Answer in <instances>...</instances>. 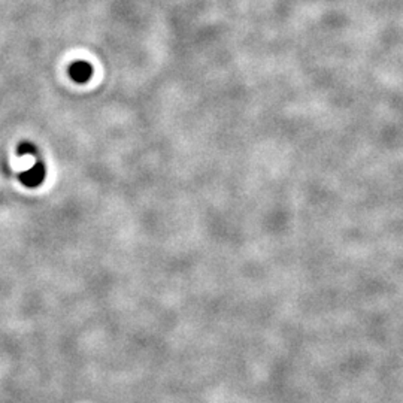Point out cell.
Instances as JSON below:
<instances>
[{"mask_svg":"<svg viewBox=\"0 0 403 403\" xmlns=\"http://www.w3.org/2000/svg\"><path fill=\"white\" fill-rule=\"evenodd\" d=\"M69 75H71V78H72L75 82L85 84L87 81H89V80L91 78L93 68H91L90 63L78 60V61H75V63L71 64Z\"/></svg>","mask_w":403,"mask_h":403,"instance_id":"obj_1","label":"cell"},{"mask_svg":"<svg viewBox=\"0 0 403 403\" xmlns=\"http://www.w3.org/2000/svg\"><path fill=\"white\" fill-rule=\"evenodd\" d=\"M43 177H45V168H43L42 163H36V165L31 168L30 170L21 173V182L26 184L27 187H36L42 181Z\"/></svg>","mask_w":403,"mask_h":403,"instance_id":"obj_2","label":"cell"}]
</instances>
